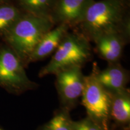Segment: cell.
Returning <instances> with one entry per match:
<instances>
[{
    "instance_id": "2",
    "label": "cell",
    "mask_w": 130,
    "mask_h": 130,
    "mask_svg": "<svg viewBox=\"0 0 130 130\" xmlns=\"http://www.w3.org/2000/svg\"><path fill=\"white\" fill-rule=\"evenodd\" d=\"M54 27L51 18L24 13L2 39L26 67L37 43Z\"/></svg>"
},
{
    "instance_id": "10",
    "label": "cell",
    "mask_w": 130,
    "mask_h": 130,
    "mask_svg": "<svg viewBox=\"0 0 130 130\" xmlns=\"http://www.w3.org/2000/svg\"><path fill=\"white\" fill-rule=\"evenodd\" d=\"M69 29L66 24H59L46 32L35 47L29 63L44 59L54 53Z\"/></svg>"
},
{
    "instance_id": "9",
    "label": "cell",
    "mask_w": 130,
    "mask_h": 130,
    "mask_svg": "<svg viewBox=\"0 0 130 130\" xmlns=\"http://www.w3.org/2000/svg\"><path fill=\"white\" fill-rule=\"evenodd\" d=\"M92 71L98 81L110 93L127 88L129 75L127 70L122 66L119 61L110 63L104 70H100L97 64L94 63Z\"/></svg>"
},
{
    "instance_id": "8",
    "label": "cell",
    "mask_w": 130,
    "mask_h": 130,
    "mask_svg": "<svg viewBox=\"0 0 130 130\" xmlns=\"http://www.w3.org/2000/svg\"><path fill=\"white\" fill-rule=\"evenodd\" d=\"M92 1L93 0H57L51 18L55 25L66 24L70 28L77 27Z\"/></svg>"
},
{
    "instance_id": "16",
    "label": "cell",
    "mask_w": 130,
    "mask_h": 130,
    "mask_svg": "<svg viewBox=\"0 0 130 130\" xmlns=\"http://www.w3.org/2000/svg\"><path fill=\"white\" fill-rule=\"evenodd\" d=\"M0 130H3V129H1V128H0Z\"/></svg>"
},
{
    "instance_id": "12",
    "label": "cell",
    "mask_w": 130,
    "mask_h": 130,
    "mask_svg": "<svg viewBox=\"0 0 130 130\" xmlns=\"http://www.w3.org/2000/svg\"><path fill=\"white\" fill-rule=\"evenodd\" d=\"M26 13L51 18L56 0H19Z\"/></svg>"
},
{
    "instance_id": "1",
    "label": "cell",
    "mask_w": 130,
    "mask_h": 130,
    "mask_svg": "<svg viewBox=\"0 0 130 130\" xmlns=\"http://www.w3.org/2000/svg\"><path fill=\"white\" fill-rule=\"evenodd\" d=\"M128 0L92 1L78 24L79 32L93 42L100 36L116 31H130Z\"/></svg>"
},
{
    "instance_id": "11",
    "label": "cell",
    "mask_w": 130,
    "mask_h": 130,
    "mask_svg": "<svg viewBox=\"0 0 130 130\" xmlns=\"http://www.w3.org/2000/svg\"><path fill=\"white\" fill-rule=\"evenodd\" d=\"M110 121L117 126L129 129L130 124V92L128 88L111 93Z\"/></svg>"
},
{
    "instance_id": "6",
    "label": "cell",
    "mask_w": 130,
    "mask_h": 130,
    "mask_svg": "<svg viewBox=\"0 0 130 130\" xmlns=\"http://www.w3.org/2000/svg\"><path fill=\"white\" fill-rule=\"evenodd\" d=\"M56 87L61 108L70 110L77 104L84 87V77L81 67L74 66L56 73Z\"/></svg>"
},
{
    "instance_id": "5",
    "label": "cell",
    "mask_w": 130,
    "mask_h": 130,
    "mask_svg": "<svg viewBox=\"0 0 130 130\" xmlns=\"http://www.w3.org/2000/svg\"><path fill=\"white\" fill-rule=\"evenodd\" d=\"M81 98L87 117L104 130H110L111 93L98 81L93 71L84 77Z\"/></svg>"
},
{
    "instance_id": "14",
    "label": "cell",
    "mask_w": 130,
    "mask_h": 130,
    "mask_svg": "<svg viewBox=\"0 0 130 130\" xmlns=\"http://www.w3.org/2000/svg\"><path fill=\"white\" fill-rule=\"evenodd\" d=\"M73 122L69 111L61 108L40 130H73Z\"/></svg>"
},
{
    "instance_id": "15",
    "label": "cell",
    "mask_w": 130,
    "mask_h": 130,
    "mask_svg": "<svg viewBox=\"0 0 130 130\" xmlns=\"http://www.w3.org/2000/svg\"><path fill=\"white\" fill-rule=\"evenodd\" d=\"M73 130H104L88 117L73 122Z\"/></svg>"
},
{
    "instance_id": "13",
    "label": "cell",
    "mask_w": 130,
    "mask_h": 130,
    "mask_svg": "<svg viewBox=\"0 0 130 130\" xmlns=\"http://www.w3.org/2000/svg\"><path fill=\"white\" fill-rule=\"evenodd\" d=\"M23 13L12 5L0 6V37L3 38Z\"/></svg>"
},
{
    "instance_id": "3",
    "label": "cell",
    "mask_w": 130,
    "mask_h": 130,
    "mask_svg": "<svg viewBox=\"0 0 130 130\" xmlns=\"http://www.w3.org/2000/svg\"><path fill=\"white\" fill-rule=\"evenodd\" d=\"M90 42L78 31L68 32L61 40L51 60L39 73L40 78L74 66H82L92 58Z\"/></svg>"
},
{
    "instance_id": "4",
    "label": "cell",
    "mask_w": 130,
    "mask_h": 130,
    "mask_svg": "<svg viewBox=\"0 0 130 130\" xmlns=\"http://www.w3.org/2000/svg\"><path fill=\"white\" fill-rule=\"evenodd\" d=\"M25 68L7 44L0 45V87L17 95L35 89L38 85L28 77Z\"/></svg>"
},
{
    "instance_id": "7",
    "label": "cell",
    "mask_w": 130,
    "mask_h": 130,
    "mask_svg": "<svg viewBox=\"0 0 130 130\" xmlns=\"http://www.w3.org/2000/svg\"><path fill=\"white\" fill-rule=\"evenodd\" d=\"M130 31H116L104 34L93 40L95 51L101 58L110 63L119 62L123 49L129 40Z\"/></svg>"
}]
</instances>
